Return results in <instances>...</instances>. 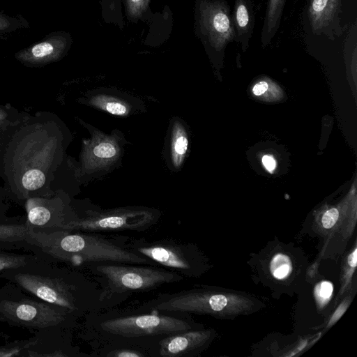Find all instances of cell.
Segmentation results:
<instances>
[{
	"instance_id": "obj_10",
	"label": "cell",
	"mask_w": 357,
	"mask_h": 357,
	"mask_svg": "<svg viewBox=\"0 0 357 357\" xmlns=\"http://www.w3.org/2000/svg\"><path fill=\"white\" fill-rule=\"evenodd\" d=\"M195 33L206 52L217 60L224 57L235 31L230 6L226 0H196Z\"/></svg>"
},
{
	"instance_id": "obj_2",
	"label": "cell",
	"mask_w": 357,
	"mask_h": 357,
	"mask_svg": "<svg viewBox=\"0 0 357 357\" xmlns=\"http://www.w3.org/2000/svg\"><path fill=\"white\" fill-rule=\"evenodd\" d=\"M32 232L38 242L36 255L73 268H84L96 263L158 266L129 249L124 240L120 243V239L79 231L58 230L43 233L32 230Z\"/></svg>"
},
{
	"instance_id": "obj_4",
	"label": "cell",
	"mask_w": 357,
	"mask_h": 357,
	"mask_svg": "<svg viewBox=\"0 0 357 357\" xmlns=\"http://www.w3.org/2000/svg\"><path fill=\"white\" fill-rule=\"evenodd\" d=\"M86 268L101 288L105 307L133 293L151 291L164 284L178 282L183 277L159 266L119 263H96Z\"/></svg>"
},
{
	"instance_id": "obj_31",
	"label": "cell",
	"mask_w": 357,
	"mask_h": 357,
	"mask_svg": "<svg viewBox=\"0 0 357 357\" xmlns=\"http://www.w3.org/2000/svg\"><path fill=\"white\" fill-rule=\"evenodd\" d=\"M348 301H344L342 303L341 305H340L339 307L337 308L335 312L332 316L331 319H330L328 326H331L333 324H335L339 318L343 314L344 312L347 310L348 306Z\"/></svg>"
},
{
	"instance_id": "obj_30",
	"label": "cell",
	"mask_w": 357,
	"mask_h": 357,
	"mask_svg": "<svg viewBox=\"0 0 357 357\" xmlns=\"http://www.w3.org/2000/svg\"><path fill=\"white\" fill-rule=\"evenodd\" d=\"M356 252H357V250H356V246L355 245L354 250L347 257V265L346 273H345L346 274V275H345L346 283H347V281H349L351 279L352 274L354 273V272L356 269V263H357Z\"/></svg>"
},
{
	"instance_id": "obj_11",
	"label": "cell",
	"mask_w": 357,
	"mask_h": 357,
	"mask_svg": "<svg viewBox=\"0 0 357 357\" xmlns=\"http://www.w3.org/2000/svg\"><path fill=\"white\" fill-rule=\"evenodd\" d=\"M26 222L32 230L43 233L63 230L78 217L70 201L59 197L52 199L30 198L26 202Z\"/></svg>"
},
{
	"instance_id": "obj_36",
	"label": "cell",
	"mask_w": 357,
	"mask_h": 357,
	"mask_svg": "<svg viewBox=\"0 0 357 357\" xmlns=\"http://www.w3.org/2000/svg\"><path fill=\"white\" fill-rule=\"evenodd\" d=\"M0 250H6L1 245H0Z\"/></svg>"
},
{
	"instance_id": "obj_13",
	"label": "cell",
	"mask_w": 357,
	"mask_h": 357,
	"mask_svg": "<svg viewBox=\"0 0 357 357\" xmlns=\"http://www.w3.org/2000/svg\"><path fill=\"white\" fill-rule=\"evenodd\" d=\"M215 337L213 329L195 328L163 337L160 340L157 356H192L204 350Z\"/></svg>"
},
{
	"instance_id": "obj_5",
	"label": "cell",
	"mask_w": 357,
	"mask_h": 357,
	"mask_svg": "<svg viewBox=\"0 0 357 357\" xmlns=\"http://www.w3.org/2000/svg\"><path fill=\"white\" fill-rule=\"evenodd\" d=\"M76 317L67 310L32 296L8 281L0 288V322L33 332L71 327Z\"/></svg>"
},
{
	"instance_id": "obj_33",
	"label": "cell",
	"mask_w": 357,
	"mask_h": 357,
	"mask_svg": "<svg viewBox=\"0 0 357 357\" xmlns=\"http://www.w3.org/2000/svg\"><path fill=\"white\" fill-rule=\"evenodd\" d=\"M262 162L266 169L272 172L275 167V160L270 155H264L262 158Z\"/></svg>"
},
{
	"instance_id": "obj_14",
	"label": "cell",
	"mask_w": 357,
	"mask_h": 357,
	"mask_svg": "<svg viewBox=\"0 0 357 357\" xmlns=\"http://www.w3.org/2000/svg\"><path fill=\"white\" fill-rule=\"evenodd\" d=\"M341 13L342 0H310L307 17L312 33L331 40L342 36Z\"/></svg>"
},
{
	"instance_id": "obj_28",
	"label": "cell",
	"mask_w": 357,
	"mask_h": 357,
	"mask_svg": "<svg viewBox=\"0 0 357 357\" xmlns=\"http://www.w3.org/2000/svg\"><path fill=\"white\" fill-rule=\"evenodd\" d=\"M340 213L337 209L333 208L326 211L321 220V227L326 230L332 229L335 227L339 219Z\"/></svg>"
},
{
	"instance_id": "obj_25",
	"label": "cell",
	"mask_w": 357,
	"mask_h": 357,
	"mask_svg": "<svg viewBox=\"0 0 357 357\" xmlns=\"http://www.w3.org/2000/svg\"><path fill=\"white\" fill-rule=\"evenodd\" d=\"M29 342L30 338L0 347V357L25 356V349Z\"/></svg>"
},
{
	"instance_id": "obj_16",
	"label": "cell",
	"mask_w": 357,
	"mask_h": 357,
	"mask_svg": "<svg viewBox=\"0 0 357 357\" xmlns=\"http://www.w3.org/2000/svg\"><path fill=\"white\" fill-rule=\"evenodd\" d=\"M65 328H52L35 331L30 342L25 349V356L57 357L72 356L68 351V344L63 341Z\"/></svg>"
},
{
	"instance_id": "obj_9",
	"label": "cell",
	"mask_w": 357,
	"mask_h": 357,
	"mask_svg": "<svg viewBox=\"0 0 357 357\" xmlns=\"http://www.w3.org/2000/svg\"><path fill=\"white\" fill-rule=\"evenodd\" d=\"M91 137L83 142L77 175L82 183L103 176L121 165L126 139L119 130L107 134L80 121Z\"/></svg>"
},
{
	"instance_id": "obj_1",
	"label": "cell",
	"mask_w": 357,
	"mask_h": 357,
	"mask_svg": "<svg viewBox=\"0 0 357 357\" xmlns=\"http://www.w3.org/2000/svg\"><path fill=\"white\" fill-rule=\"evenodd\" d=\"M26 293L67 310L76 318L105 307L101 288L85 274L69 266H60L41 256L0 274Z\"/></svg>"
},
{
	"instance_id": "obj_20",
	"label": "cell",
	"mask_w": 357,
	"mask_h": 357,
	"mask_svg": "<svg viewBox=\"0 0 357 357\" xmlns=\"http://www.w3.org/2000/svg\"><path fill=\"white\" fill-rule=\"evenodd\" d=\"M286 0H267L264 20L261 31L262 47L270 45L281 22Z\"/></svg>"
},
{
	"instance_id": "obj_15",
	"label": "cell",
	"mask_w": 357,
	"mask_h": 357,
	"mask_svg": "<svg viewBox=\"0 0 357 357\" xmlns=\"http://www.w3.org/2000/svg\"><path fill=\"white\" fill-rule=\"evenodd\" d=\"M82 99L90 107L119 116H128L145 109L144 102L138 98L107 88L89 91Z\"/></svg>"
},
{
	"instance_id": "obj_18",
	"label": "cell",
	"mask_w": 357,
	"mask_h": 357,
	"mask_svg": "<svg viewBox=\"0 0 357 357\" xmlns=\"http://www.w3.org/2000/svg\"><path fill=\"white\" fill-rule=\"evenodd\" d=\"M231 19L235 31L234 41L239 43L242 50L245 52L249 47L255 22L253 0H234Z\"/></svg>"
},
{
	"instance_id": "obj_29",
	"label": "cell",
	"mask_w": 357,
	"mask_h": 357,
	"mask_svg": "<svg viewBox=\"0 0 357 357\" xmlns=\"http://www.w3.org/2000/svg\"><path fill=\"white\" fill-rule=\"evenodd\" d=\"M107 357H144L147 356L144 351L130 348H119L108 351Z\"/></svg>"
},
{
	"instance_id": "obj_19",
	"label": "cell",
	"mask_w": 357,
	"mask_h": 357,
	"mask_svg": "<svg viewBox=\"0 0 357 357\" xmlns=\"http://www.w3.org/2000/svg\"><path fill=\"white\" fill-rule=\"evenodd\" d=\"M169 138V161L170 168L179 170L186 156L188 149V136L183 122L178 118L172 120Z\"/></svg>"
},
{
	"instance_id": "obj_24",
	"label": "cell",
	"mask_w": 357,
	"mask_h": 357,
	"mask_svg": "<svg viewBox=\"0 0 357 357\" xmlns=\"http://www.w3.org/2000/svg\"><path fill=\"white\" fill-rule=\"evenodd\" d=\"M28 22L22 17H11L0 13V36L27 27Z\"/></svg>"
},
{
	"instance_id": "obj_7",
	"label": "cell",
	"mask_w": 357,
	"mask_h": 357,
	"mask_svg": "<svg viewBox=\"0 0 357 357\" xmlns=\"http://www.w3.org/2000/svg\"><path fill=\"white\" fill-rule=\"evenodd\" d=\"M200 328L199 324L181 317V314L176 316L156 312L107 317L98 324V328L104 334L126 340L165 337Z\"/></svg>"
},
{
	"instance_id": "obj_32",
	"label": "cell",
	"mask_w": 357,
	"mask_h": 357,
	"mask_svg": "<svg viewBox=\"0 0 357 357\" xmlns=\"http://www.w3.org/2000/svg\"><path fill=\"white\" fill-rule=\"evenodd\" d=\"M268 83L265 81H260L257 82L252 89V92L256 96H260L263 94L268 89Z\"/></svg>"
},
{
	"instance_id": "obj_12",
	"label": "cell",
	"mask_w": 357,
	"mask_h": 357,
	"mask_svg": "<svg viewBox=\"0 0 357 357\" xmlns=\"http://www.w3.org/2000/svg\"><path fill=\"white\" fill-rule=\"evenodd\" d=\"M72 43L70 35L63 31L52 32L42 40L17 52L15 56L29 66H42L62 59Z\"/></svg>"
},
{
	"instance_id": "obj_34",
	"label": "cell",
	"mask_w": 357,
	"mask_h": 357,
	"mask_svg": "<svg viewBox=\"0 0 357 357\" xmlns=\"http://www.w3.org/2000/svg\"><path fill=\"white\" fill-rule=\"evenodd\" d=\"M7 114L0 110V126L6 123Z\"/></svg>"
},
{
	"instance_id": "obj_8",
	"label": "cell",
	"mask_w": 357,
	"mask_h": 357,
	"mask_svg": "<svg viewBox=\"0 0 357 357\" xmlns=\"http://www.w3.org/2000/svg\"><path fill=\"white\" fill-rule=\"evenodd\" d=\"M161 212L154 208L128 206L109 209H89L70 222L63 230L85 232L143 231L153 226Z\"/></svg>"
},
{
	"instance_id": "obj_22",
	"label": "cell",
	"mask_w": 357,
	"mask_h": 357,
	"mask_svg": "<svg viewBox=\"0 0 357 357\" xmlns=\"http://www.w3.org/2000/svg\"><path fill=\"white\" fill-rule=\"evenodd\" d=\"M38 256L34 253L19 254L7 252L6 250H0V274L8 269L24 266Z\"/></svg>"
},
{
	"instance_id": "obj_21",
	"label": "cell",
	"mask_w": 357,
	"mask_h": 357,
	"mask_svg": "<svg viewBox=\"0 0 357 357\" xmlns=\"http://www.w3.org/2000/svg\"><path fill=\"white\" fill-rule=\"evenodd\" d=\"M268 268L275 279L283 281L290 279L295 268L291 257L281 252L271 258Z\"/></svg>"
},
{
	"instance_id": "obj_3",
	"label": "cell",
	"mask_w": 357,
	"mask_h": 357,
	"mask_svg": "<svg viewBox=\"0 0 357 357\" xmlns=\"http://www.w3.org/2000/svg\"><path fill=\"white\" fill-rule=\"evenodd\" d=\"M251 297L208 287L160 294L139 305V312L207 314L218 317L250 312L257 302Z\"/></svg>"
},
{
	"instance_id": "obj_26",
	"label": "cell",
	"mask_w": 357,
	"mask_h": 357,
	"mask_svg": "<svg viewBox=\"0 0 357 357\" xmlns=\"http://www.w3.org/2000/svg\"><path fill=\"white\" fill-rule=\"evenodd\" d=\"M333 291V284L328 281H321L316 286L314 295L318 305L320 307L330 301Z\"/></svg>"
},
{
	"instance_id": "obj_27",
	"label": "cell",
	"mask_w": 357,
	"mask_h": 357,
	"mask_svg": "<svg viewBox=\"0 0 357 357\" xmlns=\"http://www.w3.org/2000/svg\"><path fill=\"white\" fill-rule=\"evenodd\" d=\"M150 0H125L128 17L138 18L147 10Z\"/></svg>"
},
{
	"instance_id": "obj_35",
	"label": "cell",
	"mask_w": 357,
	"mask_h": 357,
	"mask_svg": "<svg viewBox=\"0 0 357 357\" xmlns=\"http://www.w3.org/2000/svg\"><path fill=\"white\" fill-rule=\"evenodd\" d=\"M1 206V205H0ZM8 220L5 219V218H3V216L1 213V208H0V222H3V221H7Z\"/></svg>"
},
{
	"instance_id": "obj_23",
	"label": "cell",
	"mask_w": 357,
	"mask_h": 357,
	"mask_svg": "<svg viewBox=\"0 0 357 357\" xmlns=\"http://www.w3.org/2000/svg\"><path fill=\"white\" fill-rule=\"evenodd\" d=\"M46 181L43 172L37 169H31L24 173L22 185L26 191H36L42 188Z\"/></svg>"
},
{
	"instance_id": "obj_6",
	"label": "cell",
	"mask_w": 357,
	"mask_h": 357,
	"mask_svg": "<svg viewBox=\"0 0 357 357\" xmlns=\"http://www.w3.org/2000/svg\"><path fill=\"white\" fill-rule=\"evenodd\" d=\"M125 243L133 252L183 278H199L210 268L207 257L192 243L166 238H130Z\"/></svg>"
},
{
	"instance_id": "obj_17",
	"label": "cell",
	"mask_w": 357,
	"mask_h": 357,
	"mask_svg": "<svg viewBox=\"0 0 357 357\" xmlns=\"http://www.w3.org/2000/svg\"><path fill=\"white\" fill-rule=\"evenodd\" d=\"M0 245L7 251L22 248L36 254L38 242L26 221L10 220L0 222Z\"/></svg>"
}]
</instances>
